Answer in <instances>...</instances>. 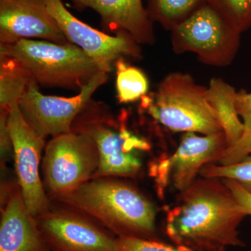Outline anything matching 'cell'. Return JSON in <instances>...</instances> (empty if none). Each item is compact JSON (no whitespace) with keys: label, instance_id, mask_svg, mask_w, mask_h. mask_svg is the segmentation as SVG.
I'll use <instances>...</instances> for the list:
<instances>
[{"label":"cell","instance_id":"obj_2","mask_svg":"<svg viewBox=\"0 0 251 251\" xmlns=\"http://www.w3.org/2000/svg\"><path fill=\"white\" fill-rule=\"evenodd\" d=\"M92 218L117 237L156 239V210L136 188L113 176L92 178L51 197Z\"/></svg>","mask_w":251,"mask_h":251},{"label":"cell","instance_id":"obj_18","mask_svg":"<svg viewBox=\"0 0 251 251\" xmlns=\"http://www.w3.org/2000/svg\"><path fill=\"white\" fill-rule=\"evenodd\" d=\"M147 11L152 22L172 31L207 4L208 0H147Z\"/></svg>","mask_w":251,"mask_h":251},{"label":"cell","instance_id":"obj_8","mask_svg":"<svg viewBox=\"0 0 251 251\" xmlns=\"http://www.w3.org/2000/svg\"><path fill=\"white\" fill-rule=\"evenodd\" d=\"M108 77V74L100 71L78 94L68 98L44 95L34 81L20 99V110L29 126L43 139L65 134L72 131L74 120Z\"/></svg>","mask_w":251,"mask_h":251},{"label":"cell","instance_id":"obj_3","mask_svg":"<svg viewBox=\"0 0 251 251\" xmlns=\"http://www.w3.org/2000/svg\"><path fill=\"white\" fill-rule=\"evenodd\" d=\"M0 55L16 59L44 87L80 92L100 72L88 54L71 43L24 39L0 44Z\"/></svg>","mask_w":251,"mask_h":251},{"label":"cell","instance_id":"obj_13","mask_svg":"<svg viewBox=\"0 0 251 251\" xmlns=\"http://www.w3.org/2000/svg\"><path fill=\"white\" fill-rule=\"evenodd\" d=\"M35 39L70 43L49 14L44 0H0V44Z\"/></svg>","mask_w":251,"mask_h":251},{"label":"cell","instance_id":"obj_5","mask_svg":"<svg viewBox=\"0 0 251 251\" xmlns=\"http://www.w3.org/2000/svg\"><path fill=\"white\" fill-rule=\"evenodd\" d=\"M72 130L90 135L97 144L100 159L93 178L135 177L141 163L133 151L150 148L146 140L132 134L125 126L118 128L108 105L93 99L74 120Z\"/></svg>","mask_w":251,"mask_h":251},{"label":"cell","instance_id":"obj_15","mask_svg":"<svg viewBox=\"0 0 251 251\" xmlns=\"http://www.w3.org/2000/svg\"><path fill=\"white\" fill-rule=\"evenodd\" d=\"M0 251H50L21 190L11 193L1 214Z\"/></svg>","mask_w":251,"mask_h":251},{"label":"cell","instance_id":"obj_6","mask_svg":"<svg viewBox=\"0 0 251 251\" xmlns=\"http://www.w3.org/2000/svg\"><path fill=\"white\" fill-rule=\"evenodd\" d=\"M171 32L175 53L194 52L201 62L213 67L229 65L240 46L241 33L208 3Z\"/></svg>","mask_w":251,"mask_h":251},{"label":"cell","instance_id":"obj_24","mask_svg":"<svg viewBox=\"0 0 251 251\" xmlns=\"http://www.w3.org/2000/svg\"><path fill=\"white\" fill-rule=\"evenodd\" d=\"M225 184L232 191L234 198L239 204L245 210L248 216H251V194L248 193L244 188L238 184L237 181L232 179H224Z\"/></svg>","mask_w":251,"mask_h":251},{"label":"cell","instance_id":"obj_10","mask_svg":"<svg viewBox=\"0 0 251 251\" xmlns=\"http://www.w3.org/2000/svg\"><path fill=\"white\" fill-rule=\"evenodd\" d=\"M7 127L23 200L31 215L37 217L50 209V202L39 176V163L45 140L28 125L18 103L9 110Z\"/></svg>","mask_w":251,"mask_h":251},{"label":"cell","instance_id":"obj_17","mask_svg":"<svg viewBox=\"0 0 251 251\" xmlns=\"http://www.w3.org/2000/svg\"><path fill=\"white\" fill-rule=\"evenodd\" d=\"M36 81L21 63L8 56L0 55V107L9 111L31 82Z\"/></svg>","mask_w":251,"mask_h":251},{"label":"cell","instance_id":"obj_21","mask_svg":"<svg viewBox=\"0 0 251 251\" xmlns=\"http://www.w3.org/2000/svg\"><path fill=\"white\" fill-rule=\"evenodd\" d=\"M200 175L202 177L234 180L251 194V155L233 164L208 163L203 167Z\"/></svg>","mask_w":251,"mask_h":251},{"label":"cell","instance_id":"obj_16","mask_svg":"<svg viewBox=\"0 0 251 251\" xmlns=\"http://www.w3.org/2000/svg\"><path fill=\"white\" fill-rule=\"evenodd\" d=\"M237 92L223 79H211L206 90L208 101L215 112L227 148L232 146L242 136L244 125L236 108Z\"/></svg>","mask_w":251,"mask_h":251},{"label":"cell","instance_id":"obj_11","mask_svg":"<svg viewBox=\"0 0 251 251\" xmlns=\"http://www.w3.org/2000/svg\"><path fill=\"white\" fill-rule=\"evenodd\" d=\"M35 218L50 251H117L115 234L76 211L50 208Z\"/></svg>","mask_w":251,"mask_h":251},{"label":"cell","instance_id":"obj_9","mask_svg":"<svg viewBox=\"0 0 251 251\" xmlns=\"http://www.w3.org/2000/svg\"><path fill=\"white\" fill-rule=\"evenodd\" d=\"M44 1L46 9L67 40L88 54L100 72H111L115 62L124 56L135 59L142 57L140 44L128 34L110 35L77 19L66 9L62 0Z\"/></svg>","mask_w":251,"mask_h":251},{"label":"cell","instance_id":"obj_1","mask_svg":"<svg viewBox=\"0 0 251 251\" xmlns=\"http://www.w3.org/2000/svg\"><path fill=\"white\" fill-rule=\"evenodd\" d=\"M167 211L166 233L188 251H226L245 246L238 227L248 216L219 178H197Z\"/></svg>","mask_w":251,"mask_h":251},{"label":"cell","instance_id":"obj_4","mask_svg":"<svg viewBox=\"0 0 251 251\" xmlns=\"http://www.w3.org/2000/svg\"><path fill=\"white\" fill-rule=\"evenodd\" d=\"M206 90L189 74L171 73L160 82L153 97H142V105L173 131L214 134L223 130L208 101Z\"/></svg>","mask_w":251,"mask_h":251},{"label":"cell","instance_id":"obj_7","mask_svg":"<svg viewBox=\"0 0 251 251\" xmlns=\"http://www.w3.org/2000/svg\"><path fill=\"white\" fill-rule=\"evenodd\" d=\"M97 144L90 135L72 131L46 146L44 180L50 197L72 191L93 178L99 165Z\"/></svg>","mask_w":251,"mask_h":251},{"label":"cell","instance_id":"obj_14","mask_svg":"<svg viewBox=\"0 0 251 251\" xmlns=\"http://www.w3.org/2000/svg\"><path fill=\"white\" fill-rule=\"evenodd\" d=\"M74 7L92 9L100 16L102 27L115 35L128 34L138 44L153 45L156 41L153 22L143 0H71Z\"/></svg>","mask_w":251,"mask_h":251},{"label":"cell","instance_id":"obj_12","mask_svg":"<svg viewBox=\"0 0 251 251\" xmlns=\"http://www.w3.org/2000/svg\"><path fill=\"white\" fill-rule=\"evenodd\" d=\"M227 148L224 132L204 136L184 133L176 151L161 160L155 168L158 187L171 184L182 192L197 179L203 167L216 163Z\"/></svg>","mask_w":251,"mask_h":251},{"label":"cell","instance_id":"obj_23","mask_svg":"<svg viewBox=\"0 0 251 251\" xmlns=\"http://www.w3.org/2000/svg\"><path fill=\"white\" fill-rule=\"evenodd\" d=\"M117 251H188L156 240L133 237H117Z\"/></svg>","mask_w":251,"mask_h":251},{"label":"cell","instance_id":"obj_20","mask_svg":"<svg viewBox=\"0 0 251 251\" xmlns=\"http://www.w3.org/2000/svg\"><path fill=\"white\" fill-rule=\"evenodd\" d=\"M117 98L122 103H130L148 94L149 81L138 68L128 65L123 57L115 62Z\"/></svg>","mask_w":251,"mask_h":251},{"label":"cell","instance_id":"obj_22","mask_svg":"<svg viewBox=\"0 0 251 251\" xmlns=\"http://www.w3.org/2000/svg\"><path fill=\"white\" fill-rule=\"evenodd\" d=\"M208 4L241 34L251 27V0H208Z\"/></svg>","mask_w":251,"mask_h":251},{"label":"cell","instance_id":"obj_19","mask_svg":"<svg viewBox=\"0 0 251 251\" xmlns=\"http://www.w3.org/2000/svg\"><path fill=\"white\" fill-rule=\"evenodd\" d=\"M236 108L242 120L244 130L240 139L226 149L216 164L230 165L242 161L251 155V92L242 90L237 92Z\"/></svg>","mask_w":251,"mask_h":251}]
</instances>
